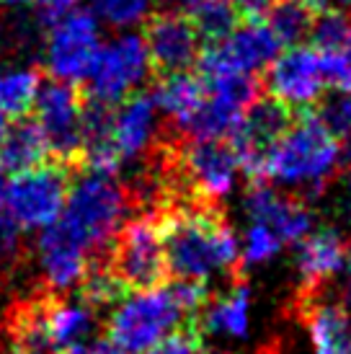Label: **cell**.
I'll use <instances>...</instances> for the list:
<instances>
[{
    "label": "cell",
    "instance_id": "cell-7",
    "mask_svg": "<svg viewBox=\"0 0 351 354\" xmlns=\"http://www.w3.org/2000/svg\"><path fill=\"white\" fill-rule=\"evenodd\" d=\"M68 187L70 181L65 168L39 163L16 171V176L8 178L0 207L21 230L39 233L57 223V217L62 215Z\"/></svg>",
    "mask_w": 351,
    "mask_h": 354
},
{
    "label": "cell",
    "instance_id": "cell-1",
    "mask_svg": "<svg viewBox=\"0 0 351 354\" xmlns=\"http://www.w3.org/2000/svg\"><path fill=\"white\" fill-rule=\"evenodd\" d=\"M168 274L176 279L207 282L212 274L240 277V248L222 207L215 202L184 199L168 207L158 220Z\"/></svg>",
    "mask_w": 351,
    "mask_h": 354
},
{
    "label": "cell",
    "instance_id": "cell-41",
    "mask_svg": "<svg viewBox=\"0 0 351 354\" xmlns=\"http://www.w3.org/2000/svg\"><path fill=\"white\" fill-rule=\"evenodd\" d=\"M6 132H8V117L0 111V142H3V138H6Z\"/></svg>",
    "mask_w": 351,
    "mask_h": 354
},
{
    "label": "cell",
    "instance_id": "cell-32",
    "mask_svg": "<svg viewBox=\"0 0 351 354\" xmlns=\"http://www.w3.org/2000/svg\"><path fill=\"white\" fill-rule=\"evenodd\" d=\"M284 243L272 227H266L263 223H254L245 233V248H243V261L240 264H261L266 259L279 254V248Z\"/></svg>",
    "mask_w": 351,
    "mask_h": 354
},
{
    "label": "cell",
    "instance_id": "cell-4",
    "mask_svg": "<svg viewBox=\"0 0 351 354\" xmlns=\"http://www.w3.org/2000/svg\"><path fill=\"white\" fill-rule=\"evenodd\" d=\"M127 215L129 192L119 184L117 176L88 168L68 187L57 223L88 254H96L98 248H106L114 241L119 227L127 223Z\"/></svg>",
    "mask_w": 351,
    "mask_h": 354
},
{
    "label": "cell",
    "instance_id": "cell-13",
    "mask_svg": "<svg viewBox=\"0 0 351 354\" xmlns=\"http://www.w3.org/2000/svg\"><path fill=\"white\" fill-rule=\"evenodd\" d=\"M261 73V91L292 109L315 106L325 93V75H323L321 55L315 47H305V44L287 47Z\"/></svg>",
    "mask_w": 351,
    "mask_h": 354
},
{
    "label": "cell",
    "instance_id": "cell-39",
    "mask_svg": "<svg viewBox=\"0 0 351 354\" xmlns=\"http://www.w3.org/2000/svg\"><path fill=\"white\" fill-rule=\"evenodd\" d=\"M8 166L3 163V158H0V202H3V194H6V187H8Z\"/></svg>",
    "mask_w": 351,
    "mask_h": 354
},
{
    "label": "cell",
    "instance_id": "cell-17",
    "mask_svg": "<svg viewBox=\"0 0 351 354\" xmlns=\"http://www.w3.org/2000/svg\"><path fill=\"white\" fill-rule=\"evenodd\" d=\"M321 290H300L294 310L310 334L315 354H351L349 313L339 300H325Z\"/></svg>",
    "mask_w": 351,
    "mask_h": 354
},
{
    "label": "cell",
    "instance_id": "cell-30",
    "mask_svg": "<svg viewBox=\"0 0 351 354\" xmlns=\"http://www.w3.org/2000/svg\"><path fill=\"white\" fill-rule=\"evenodd\" d=\"M205 352V334L199 331V326H196L194 315L184 321V324H178L171 331L166 334L160 342L145 349L142 354H202Z\"/></svg>",
    "mask_w": 351,
    "mask_h": 354
},
{
    "label": "cell",
    "instance_id": "cell-43",
    "mask_svg": "<svg viewBox=\"0 0 351 354\" xmlns=\"http://www.w3.org/2000/svg\"><path fill=\"white\" fill-rule=\"evenodd\" d=\"M346 290H349V297H351V259H349V279H346Z\"/></svg>",
    "mask_w": 351,
    "mask_h": 354
},
{
    "label": "cell",
    "instance_id": "cell-26",
    "mask_svg": "<svg viewBox=\"0 0 351 354\" xmlns=\"http://www.w3.org/2000/svg\"><path fill=\"white\" fill-rule=\"evenodd\" d=\"M189 16L194 21L196 34L202 39V50L230 37L235 26L243 21L233 0H199L194 8L189 10Z\"/></svg>",
    "mask_w": 351,
    "mask_h": 354
},
{
    "label": "cell",
    "instance_id": "cell-42",
    "mask_svg": "<svg viewBox=\"0 0 351 354\" xmlns=\"http://www.w3.org/2000/svg\"><path fill=\"white\" fill-rule=\"evenodd\" d=\"M325 3V8L328 6H351V0H323Z\"/></svg>",
    "mask_w": 351,
    "mask_h": 354
},
{
    "label": "cell",
    "instance_id": "cell-2",
    "mask_svg": "<svg viewBox=\"0 0 351 354\" xmlns=\"http://www.w3.org/2000/svg\"><path fill=\"white\" fill-rule=\"evenodd\" d=\"M207 297V282L194 279H176L168 287L155 285L124 292L111 305L106 334L127 354H142L178 324L189 321Z\"/></svg>",
    "mask_w": 351,
    "mask_h": 354
},
{
    "label": "cell",
    "instance_id": "cell-40",
    "mask_svg": "<svg viewBox=\"0 0 351 354\" xmlns=\"http://www.w3.org/2000/svg\"><path fill=\"white\" fill-rule=\"evenodd\" d=\"M31 0H0V6L3 8H23V6H29Z\"/></svg>",
    "mask_w": 351,
    "mask_h": 354
},
{
    "label": "cell",
    "instance_id": "cell-36",
    "mask_svg": "<svg viewBox=\"0 0 351 354\" xmlns=\"http://www.w3.org/2000/svg\"><path fill=\"white\" fill-rule=\"evenodd\" d=\"M62 354H127L122 346H117L111 339H86V342H80L75 344L73 349Z\"/></svg>",
    "mask_w": 351,
    "mask_h": 354
},
{
    "label": "cell",
    "instance_id": "cell-23",
    "mask_svg": "<svg viewBox=\"0 0 351 354\" xmlns=\"http://www.w3.org/2000/svg\"><path fill=\"white\" fill-rule=\"evenodd\" d=\"M321 10L323 0H272L261 19L282 47H294L310 37L312 21Z\"/></svg>",
    "mask_w": 351,
    "mask_h": 354
},
{
    "label": "cell",
    "instance_id": "cell-3",
    "mask_svg": "<svg viewBox=\"0 0 351 354\" xmlns=\"http://www.w3.org/2000/svg\"><path fill=\"white\" fill-rule=\"evenodd\" d=\"M341 140L323 124L312 106L294 109L292 124L266 156L263 181L305 192L307 197L321 194L341 166Z\"/></svg>",
    "mask_w": 351,
    "mask_h": 354
},
{
    "label": "cell",
    "instance_id": "cell-27",
    "mask_svg": "<svg viewBox=\"0 0 351 354\" xmlns=\"http://www.w3.org/2000/svg\"><path fill=\"white\" fill-rule=\"evenodd\" d=\"M153 0H88V10L111 29H132L150 16Z\"/></svg>",
    "mask_w": 351,
    "mask_h": 354
},
{
    "label": "cell",
    "instance_id": "cell-11",
    "mask_svg": "<svg viewBox=\"0 0 351 354\" xmlns=\"http://www.w3.org/2000/svg\"><path fill=\"white\" fill-rule=\"evenodd\" d=\"M96 331V308L86 297H68L44 303L21 318V339L44 352H68L91 339Z\"/></svg>",
    "mask_w": 351,
    "mask_h": 354
},
{
    "label": "cell",
    "instance_id": "cell-10",
    "mask_svg": "<svg viewBox=\"0 0 351 354\" xmlns=\"http://www.w3.org/2000/svg\"><path fill=\"white\" fill-rule=\"evenodd\" d=\"M111 243H114V254H111L108 269L122 279V285L132 290L163 285L168 264L158 220L153 217L127 220L119 227Z\"/></svg>",
    "mask_w": 351,
    "mask_h": 354
},
{
    "label": "cell",
    "instance_id": "cell-28",
    "mask_svg": "<svg viewBox=\"0 0 351 354\" xmlns=\"http://www.w3.org/2000/svg\"><path fill=\"white\" fill-rule=\"evenodd\" d=\"M310 47L318 52H331L351 41V19H346L341 10L325 8L321 10L310 29Z\"/></svg>",
    "mask_w": 351,
    "mask_h": 354
},
{
    "label": "cell",
    "instance_id": "cell-20",
    "mask_svg": "<svg viewBox=\"0 0 351 354\" xmlns=\"http://www.w3.org/2000/svg\"><path fill=\"white\" fill-rule=\"evenodd\" d=\"M297 251V272L303 277V290L325 287V282L341 272L346 261V241L336 227H321L307 233Z\"/></svg>",
    "mask_w": 351,
    "mask_h": 354
},
{
    "label": "cell",
    "instance_id": "cell-24",
    "mask_svg": "<svg viewBox=\"0 0 351 354\" xmlns=\"http://www.w3.org/2000/svg\"><path fill=\"white\" fill-rule=\"evenodd\" d=\"M41 88L39 73L31 65H3L0 68V111L6 117H26Z\"/></svg>",
    "mask_w": 351,
    "mask_h": 354
},
{
    "label": "cell",
    "instance_id": "cell-29",
    "mask_svg": "<svg viewBox=\"0 0 351 354\" xmlns=\"http://www.w3.org/2000/svg\"><path fill=\"white\" fill-rule=\"evenodd\" d=\"M312 111L341 142L351 138V91H336L333 96L323 93Z\"/></svg>",
    "mask_w": 351,
    "mask_h": 354
},
{
    "label": "cell",
    "instance_id": "cell-15",
    "mask_svg": "<svg viewBox=\"0 0 351 354\" xmlns=\"http://www.w3.org/2000/svg\"><path fill=\"white\" fill-rule=\"evenodd\" d=\"M145 47L150 55V65L160 75L181 73L196 65L202 39L196 34V26L189 13L181 10H163L150 16L145 24Z\"/></svg>",
    "mask_w": 351,
    "mask_h": 354
},
{
    "label": "cell",
    "instance_id": "cell-25",
    "mask_svg": "<svg viewBox=\"0 0 351 354\" xmlns=\"http://www.w3.org/2000/svg\"><path fill=\"white\" fill-rule=\"evenodd\" d=\"M49 156V145L37 122H19L16 127H8L6 138L0 142V158L8 171H23V168L39 166Z\"/></svg>",
    "mask_w": 351,
    "mask_h": 354
},
{
    "label": "cell",
    "instance_id": "cell-18",
    "mask_svg": "<svg viewBox=\"0 0 351 354\" xmlns=\"http://www.w3.org/2000/svg\"><path fill=\"white\" fill-rule=\"evenodd\" d=\"M158 135V109L153 96L132 93L129 99L111 106V148L117 153L119 163H129L142 158L150 150Z\"/></svg>",
    "mask_w": 351,
    "mask_h": 354
},
{
    "label": "cell",
    "instance_id": "cell-16",
    "mask_svg": "<svg viewBox=\"0 0 351 354\" xmlns=\"http://www.w3.org/2000/svg\"><path fill=\"white\" fill-rule=\"evenodd\" d=\"M34 251H37V269L41 282L57 295L78 290L91 272L93 254H88L59 223H52L49 227L39 230Z\"/></svg>",
    "mask_w": 351,
    "mask_h": 354
},
{
    "label": "cell",
    "instance_id": "cell-31",
    "mask_svg": "<svg viewBox=\"0 0 351 354\" xmlns=\"http://www.w3.org/2000/svg\"><path fill=\"white\" fill-rule=\"evenodd\" d=\"M80 287H83V297L93 308H111L124 295V285L111 269H96V272L91 269Z\"/></svg>",
    "mask_w": 351,
    "mask_h": 354
},
{
    "label": "cell",
    "instance_id": "cell-37",
    "mask_svg": "<svg viewBox=\"0 0 351 354\" xmlns=\"http://www.w3.org/2000/svg\"><path fill=\"white\" fill-rule=\"evenodd\" d=\"M235 8L240 10V19H261L263 10L272 6V0H233Z\"/></svg>",
    "mask_w": 351,
    "mask_h": 354
},
{
    "label": "cell",
    "instance_id": "cell-38",
    "mask_svg": "<svg viewBox=\"0 0 351 354\" xmlns=\"http://www.w3.org/2000/svg\"><path fill=\"white\" fill-rule=\"evenodd\" d=\"M0 354H49V352H44L41 346L31 344V342L19 339V342H10V344L0 346Z\"/></svg>",
    "mask_w": 351,
    "mask_h": 354
},
{
    "label": "cell",
    "instance_id": "cell-5",
    "mask_svg": "<svg viewBox=\"0 0 351 354\" xmlns=\"http://www.w3.org/2000/svg\"><path fill=\"white\" fill-rule=\"evenodd\" d=\"M153 73L142 34L124 29L101 44L93 65L83 83H88V93L93 104L117 106L119 101L129 99L142 88Z\"/></svg>",
    "mask_w": 351,
    "mask_h": 354
},
{
    "label": "cell",
    "instance_id": "cell-6",
    "mask_svg": "<svg viewBox=\"0 0 351 354\" xmlns=\"http://www.w3.org/2000/svg\"><path fill=\"white\" fill-rule=\"evenodd\" d=\"M101 44V21L88 8L78 6L65 16L49 21L47 37L41 44V62L52 80L75 86L86 80Z\"/></svg>",
    "mask_w": 351,
    "mask_h": 354
},
{
    "label": "cell",
    "instance_id": "cell-34",
    "mask_svg": "<svg viewBox=\"0 0 351 354\" xmlns=\"http://www.w3.org/2000/svg\"><path fill=\"white\" fill-rule=\"evenodd\" d=\"M21 251V227L6 212H0V266L10 264Z\"/></svg>",
    "mask_w": 351,
    "mask_h": 354
},
{
    "label": "cell",
    "instance_id": "cell-14",
    "mask_svg": "<svg viewBox=\"0 0 351 354\" xmlns=\"http://www.w3.org/2000/svg\"><path fill=\"white\" fill-rule=\"evenodd\" d=\"M34 111H37V127L47 140L49 153L65 160L80 156L86 104L78 96L75 86L62 80L41 83L34 101Z\"/></svg>",
    "mask_w": 351,
    "mask_h": 354
},
{
    "label": "cell",
    "instance_id": "cell-9",
    "mask_svg": "<svg viewBox=\"0 0 351 354\" xmlns=\"http://www.w3.org/2000/svg\"><path fill=\"white\" fill-rule=\"evenodd\" d=\"M292 106H287L284 101L274 99L263 91L243 111V117L227 142L238 158V171H243L248 181H263L266 156L274 148V142L292 124Z\"/></svg>",
    "mask_w": 351,
    "mask_h": 354
},
{
    "label": "cell",
    "instance_id": "cell-12",
    "mask_svg": "<svg viewBox=\"0 0 351 354\" xmlns=\"http://www.w3.org/2000/svg\"><path fill=\"white\" fill-rule=\"evenodd\" d=\"M282 52L279 39L272 34L263 19L240 21L230 37L199 52V75L215 73H245L258 75Z\"/></svg>",
    "mask_w": 351,
    "mask_h": 354
},
{
    "label": "cell",
    "instance_id": "cell-33",
    "mask_svg": "<svg viewBox=\"0 0 351 354\" xmlns=\"http://www.w3.org/2000/svg\"><path fill=\"white\" fill-rule=\"evenodd\" d=\"M321 55L323 75L325 86H333L336 91H351V41L331 52H318Z\"/></svg>",
    "mask_w": 351,
    "mask_h": 354
},
{
    "label": "cell",
    "instance_id": "cell-8",
    "mask_svg": "<svg viewBox=\"0 0 351 354\" xmlns=\"http://www.w3.org/2000/svg\"><path fill=\"white\" fill-rule=\"evenodd\" d=\"M178 187L186 189V199L215 202L230 194L238 174V158L227 140L181 138L171 156Z\"/></svg>",
    "mask_w": 351,
    "mask_h": 354
},
{
    "label": "cell",
    "instance_id": "cell-21",
    "mask_svg": "<svg viewBox=\"0 0 351 354\" xmlns=\"http://www.w3.org/2000/svg\"><path fill=\"white\" fill-rule=\"evenodd\" d=\"M248 303L251 290L243 282V277H233V285L222 295L207 297L205 305L194 313V321L202 334H225L243 339L248 331Z\"/></svg>",
    "mask_w": 351,
    "mask_h": 354
},
{
    "label": "cell",
    "instance_id": "cell-35",
    "mask_svg": "<svg viewBox=\"0 0 351 354\" xmlns=\"http://www.w3.org/2000/svg\"><path fill=\"white\" fill-rule=\"evenodd\" d=\"M29 6H34L37 16H39L44 24H49V21H55V19H59V16L70 13V10L78 8L80 0H31Z\"/></svg>",
    "mask_w": 351,
    "mask_h": 354
},
{
    "label": "cell",
    "instance_id": "cell-22",
    "mask_svg": "<svg viewBox=\"0 0 351 354\" xmlns=\"http://www.w3.org/2000/svg\"><path fill=\"white\" fill-rule=\"evenodd\" d=\"M205 96H207V88L202 75L181 70V73L160 75L155 93H153V101H155L158 114H163L173 124L176 132H181L191 122V117H194L196 111L202 109Z\"/></svg>",
    "mask_w": 351,
    "mask_h": 354
},
{
    "label": "cell",
    "instance_id": "cell-19",
    "mask_svg": "<svg viewBox=\"0 0 351 354\" xmlns=\"http://www.w3.org/2000/svg\"><path fill=\"white\" fill-rule=\"evenodd\" d=\"M245 212L254 223H263L279 236L282 243L303 241L312 227L310 209L294 197H284L266 181H251L245 194Z\"/></svg>",
    "mask_w": 351,
    "mask_h": 354
}]
</instances>
